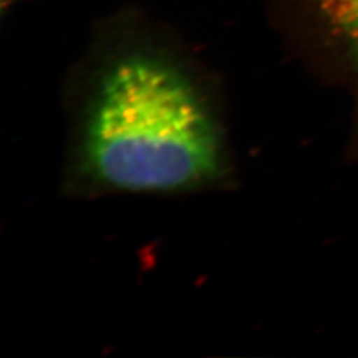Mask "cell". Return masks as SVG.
I'll return each instance as SVG.
<instances>
[{"label": "cell", "instance_id": "6da1fadb", "mask_svg": "<svg viewBox=\"0 0 358 358\" xmlns=\"http://www.w3.org/2000/svg\"><path fill=\"white\" fill-rule=\"evenodd\" d=\"M76 167L103 192L171 194L214 184L227 145L214 103L181 64L133 51L87 85L75 131Z\"/></svg>", "mask_w": 358, "mask_h": 358}, {"label": "cell", "instance_id": "7a4b0ae2", "mask_svg": "<svg viewBox=\"0 0 358 358\" xmlns=\"http://www.w3.org/2000/svg\"><path fill=\"white\" fill-rule=\"evenodd\" d=\"M320 5L345 42L358 73V0H320Z\"/></svg>", "mask_w": 358, "mask_h": 358}]
</instances>
